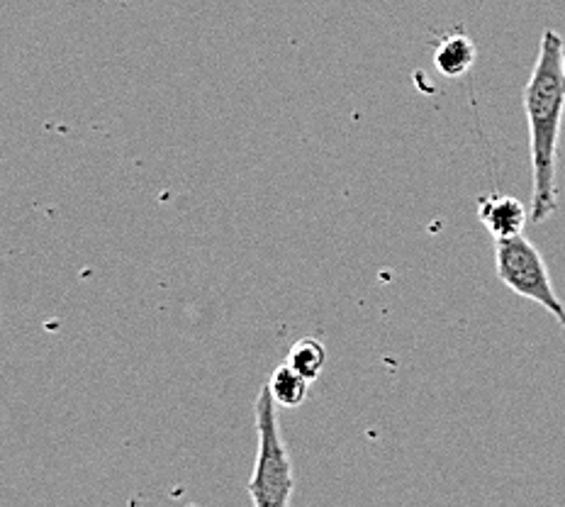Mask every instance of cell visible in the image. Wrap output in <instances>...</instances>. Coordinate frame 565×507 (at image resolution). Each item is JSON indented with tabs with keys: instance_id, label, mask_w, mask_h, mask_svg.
I'll return each mask as SVG.
<instances>
[{
	"instance_id": "obj_1",
	"label": "cell",
	"mask_w": 565,
	"mask_h": 507,
	"mask_svg": "<svg viewBox=\"0 0 565 507\" xmlns=\"http://www.w3.org/2000/svg\"><path fill=\"white\" fill-rule=\"evenodd\" d=\"M565 44L556 30L541 38L539 56L529 84L524 88V113L529 123V147H532V222H544L558 210L556 198V157L565 110Z\"/></svg>"
},
{
	"instance_id": "obj_2",
	"label": "cell",
	"mask_w": 565,
	"mask_h": 507,
	"mask_svg": "<svg viewBox=\"0 0 565 507\" xmlns=\"http://www.w3.org/2000/svg\"><path fill=\"white\" fill-rule=\"evenodd\" d=\"M256 432L258 450L254 474L249 478V495L254 507H290L296 476L286 440L280 434L276 400L270 388L264 385L256 398Z\"/></svg>"
},
{
	"instance_id": "obj_3",
	"label": "cell",
	"mask_w": 565,
	"mask_h": 507,
	"mask_svg": "<svg viewBox=\"0 0 565 507\" xmlns=\"http://www.w3.org/2000/svg\"><path fill=\"white\" fill-rule=\"evenodd\" d=\"M494 268H498V278L512 293L539 303L541 308L556 317L561 327H565V305L553 288L544 254L524 234L494 242Z\"/></svg>"
},
{
	"instance_id": "obj_4",
	"label": "cell",
	"mask_w": 565,
	"mask_h": 507,
	"mask_svg": "<svg viewBox=\"0 0 565 507\" xmlns=\"http://www.w3.org/2000/svg\"><path fill=\"white\" fill-rule=\"evenodd\" d=\"M478 218L494 242L512 240L526 228V208L514 196H486L478 203Z\"/></svg>"
},
{
	"instance_id": "obj_5",
	"label": "cell",
	"mask_w": 565,
	"mask_h": 507,
	"mask_svg": "<svg viewBox=\"0 0 565 507\" xmlns=\"http://www.w3.org/2000/svg\"><path fill=\"white\" fill-rule=\"evenodd\" d=\"M478 59L476 42L468 34H446V38L434 50V66L439 68L441 76L458 78L466 71L473 68Z\"/></svg>"
},
{
	"instance_id": "obj_6",
	"label": "cell",
	"mask_w": 565,
	"mask_h": 507,
	"mask_svg": "<svg viewBox=\"0 0 565 507\" xmlns=\"http://www.w3.org/2000/svg\"><path fill=\"white\" fill-rule=\"evenodd\" d=\"M266 385L270 388V393H274L276 405L288 410L300 408L310 393V381L292 367H288V363H282V367L270 373Z\"/></svg>"
},
{
	"instance_id": "obj_7",
	"label": "cell",
	"mask_w": 565,
	"mask_h": 507,
	"mask_svg": "<svg viewBox=\"0 0 565 507\" xmlns=\"http://www.w3.org/2000/svg\"><path fill=\"white\" fill-rule=\"evenodd\" d=\"M286 363L296 369L298 373H302L310 383H315L327 367V349L320 339L305 337L292 345V349L288 351Z\"/></svg>"
},
{
	"instance_id": "obj_8",
	"label": "cell",
	"mask_w": 565,
	"mask_h": 507,
	"mask_svg": "<svg viewBox=\"0 0 565 507\" xmlns=\"http://www.w3.org/2000/svg\"><path fill=\"white\" fill-rule=\"evenodd\" d=\"M563 74H565V52H563Z\"/></svg>"
}]
</instances>
